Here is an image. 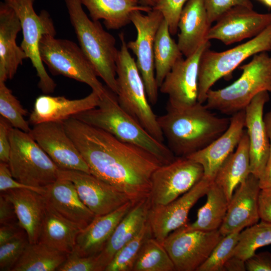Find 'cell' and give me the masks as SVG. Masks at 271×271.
I'll return each instance as SVG.
<instances>
[{"instance_id": "cell-2", "label": "cell", "mask_w": 271, "mask_h": 271, "mask_svg": "<svg viewBox=\"0 0 271 271\" xmlns=\"http://www.w3.org/2000/svg\"><path fill=\"white\" fill-rule=\"evenodd\" d=\"M158 122L168 147L176 157H186L210 144L228 127L230 118L220 117L199 102L184 108L167 106Z\"/></svg>"}, {"instance_id": "cell-44", "label": "cell", "mask_w": 271, "mask_h": 271, "mask_svg": "<svg viewBox=\"0 0 271 271\" xmlns=\"http://www.w3.org/2000/svg\"><path fill=\"white\" fill-rule=\"evenodd\" d=\"M27 189L43 195L45 187H36L23 184L16 180L12 176L8 163H0V191L1 192L9 190Z\"/></svg>"}, {"instance_id": "cell-34", "label": "cell", "mask_w": 271, "mask_h": 271, "mask_svg": "<svg viewBox=\"0 0 271 271\" xmlns=\"http://www.w3.org/2000/svg\"><path fill=\"white\" fill-rule=\"evenodd\" d=\"M67 255L39 242H29L11 271H55Z\"/></svg>"}, {"instance_id": "cell-28", "label": "cell", "mask_w": 271, "mask_h": 271, "mask_svg": "<svg viewBox=\"0 0 271 271\" xmlns=\"http://www.w3.org/2000/svg\"><path fill=\"white\" fill-rule=\"evenodd\" d=\"M82 229L79 225L63 217L45 202L44 217L37 242L68 255L73 252L77 237Z\"/></svg>"}, {"instance_id": "cell-13", "label": "cell", "mask_w": 271, "mask_h": 271, "mask_svg": "<svg viewBox=\"0 0 271 271\" xmlns=\"http://www.w3.org/2000/svg\"><path fill=\"white\" fill-rule=\"evenodd\" d=\"M204 176L202 167L187 157H177L153 173L150 198L151 206L167 204L191 189Z\"/></svg>"}, {"instance_id": "cell-38", "label": "cell", "mask_w": 271, "mask_h": 271, "mask_svg": "<svg viewBox=\"0 0 271 271\" xmlns=\"http://www.w3.org/2000/svg\"><path fill=\"white\" fill-rule=\"evenodd\" d=\"M28 113L18 99L7 86L5 82L0 81V114L8 120L13 127L26 132L31 128L24 116Z\"/></svg>"}, {"instance_id": "cell-4", "label": "cell", "mask_w": 271, "mask_h": 271, "mask_svg": "<svg viewBox=\"0 0 271 271\" xmlns=\"http://www.w3.org/2000/svg\"><path fill=\"white\" fill-rule=\"evenodd\" d=\"M64 2L79 47L97 76L116 95V61L119 50L115 38L103 28L99 21L88 17L80 0Z\"/></svg>"}, {"instance_id": "cell-16", "label": "cell", "mask_w": 271, "mask_h": 271, "mask_svg": "<svg viewBox=\"0 0 271 271\" xmlns=\"http://www.w3.org/2000/svg\"><path fill=\"white\" fill-rule=\"evenodd\" d=\"M212 181L203 176L191 189L173 201L151 206L148 221L153 237L163 243L170 233L187 223L190 210L206 194Z\"/></svg>"}, {"instance_id": "cell-31", "label": "cell", "mask_w": 271, "mask_h": 271, "mask_svg": "<svg viewBox=\"0 0 271 271\" xmlns=\"http://www.w3.org/2000/svg\"><path fill=\"white\" fill-rule=\"evenodd\" d=\"M250 174L249 141L245 129L236 150L220 166L214 181L224 191L229 202L236 188Z\"/></svg>"}, {"instance_id": "cell-42", "label": "cell", "mask_w": 271, "mask_h": 271, "mask_svg": "<svg viewBox=\"0 0 271 271\" xmlns=\"http://www.w3.org/2000/svg\"><path fill=\"white\" fill-rule=\"evenodd\" d=\"M57 271H102L98 259V254L80 256L73 252L69 254L66 259L58 267Z\"/></svg>"}, {"instance_id": "cell-40", "label": "cell", "mask_w": 271, "mask_h": 271, "mask_svg": "<svg viewBox=\"0 0 271 271\" xmlns=\"http://www.w3.org/2000/svg\"><path fill=\"white\" fill-rule=\"evenodd\" d=\"M26 232L0 245V270L11 271L29 243Z\"/></svg>"}, {"instance_id": "cell-49", "label": "cell", "mask_w": 271, "mask_h": 271, "mask_svg": "<svg viewBox=\"0 0 271 271\" xmlns=\"http://www.w3.org/2000/svg\"><path fill=\"white\" fill-rule=\"evenodd\" d=\"M19 222L13 203L4 195H0V224Z\"/></svg>"}, {"instance_id": "cell-23", "label": "cell", "mask_w": 271, "mask_h": 271, "mask_svg": "<svg viewBox=\"0 0 271 271\" xmlns=\"http://www.w3.org/2000/svg\"><path fill=\"white\" fill-rule=\"evenodd\" d=\"M99 100V95L93 91L87 96L76 99L42 95L36 99L28 121L33 125L45 122L64 121L96 107Z\"/></svg>"}, {"instance_id": "cell-11", "label": "cell", "mask_w": 271, "mask_h": 271, "mask_svg": "<svg viewBox=\"0 0 271 271\" xmlns=\"http://www.w3.org/2000/svg\"><path fill=\"white\" fill-rule=\"evenodd\" d=\"M186 224L170 233L162 243L175 270L196 271L223 236L219 230L190 229Z\"/></svg>"}, {"instance_id": "cell-46", "label": "cell", "mask_w": 271, "mask_h": 271, "mask_svg": "<svg viewBox=\"0 0 271 271\" xmlns=\"http://www.w3.org/2000/svg\"><path fill=\"white\" fill-rule=\"evenodd\" d=\"M246 270L271 271V253H255L245 260Z\"/></svg>"}, {"instance_id": "cell-41", "label": "cell", "mask_w": 271, "mask_h": 271, "mask_svg": "<svg viewBox=\"0 0 271 271\" xmlns=\"http://www.w3.org/2000/svg\"><path fill=\"white\" fill-rule=\"evenodd\" d=\"M188 0H154L152 9L160 12L169 25L171 35L177 34L181 11Z\"/></svg>"}, {"instance_id": "cell-27", "label": "cell", "mask_w": 271, "mask_h": 271, "mask_svg": "<svg viewBox=\"0 0 271 271\" xmlns=\"http://www.w3.org/2000/svg\"><path fill=\"white\" fill-rule=\"evenodd\" d=\"M151 207L148 196L138 202L119 222L105 247L98 254L102 271L116 253L140 232L148 220Z\"/></svg>"}, {"instance_id": "cell-32", "label": "cell", "mask_w": 271, "mask_h": 271, "mask_svg": "<svg viewBox=\"0 0 271 271\" xmlns=\"http://www.w3.org/2000/svg\"><path fill=\"white\" fill-rule=\"evenodd\" d=\"M206 202L197 211V219L188 228L210 231L219 230L225 217L229 201L224 191L212 181L206 194Z\"/></svg>"}, {"instance_id": "cell-12", "label": "cell", "mask_w": 271, "mask_h": 271, "mask_svg": "<svg viewBox=\"0 0 271 271\" xmlns=\"http://www.w3.org/2000/svg\"><path fill=\"white\" fill-rule=\"evenodd\" d=\"M141 11L133 12L130 22L137 31V38L127 43L137 58L136 64L144 82L148 100L152 105L156 104L158 98L159 87L157 84L154 57L155 37L164 19L162 13L152 10L147 15Z\"/></svg>"}, {"instance_id": "cell-8", "label": "cell", "mask_w": 271, "mask_h": 271, "mask_svg": "<svg viewBox=\"0 0 271 271\" xmlns=\"http://www.w3.org/2000/svg\"><path fill=\"white\" fill-rule=\"evenodd\" d=\"M270 51L271 24L256 36L230 49L219 52L206 49L199 62L198 101L204 103L212 86L230 74L245 59Z\"/></svg>"}, {"instance_id": "cell-48", "label": "cell", "mask_w": 271, "mask_h": 271, "mask_svg": "<svg viewBox=\"0 0 271 271\" xmlns=\"http://www.w3.org/2000/svg\"><path fill=\"white\" fill-rule=\"evenodd\" d=\"M263 120L269 143V155L263 174L259 179L261 188L271 186V109L263 115Z\"/></svg>"}, {"instance_id": "cell-18", "label": "cell", "mask_w": 271, "mask_h": 271, "mask_svg": "<svg viewBox=\"0 0 271 271\" xmlns=\"http://www.w3.org/2000/svg\"><path fill=\"white\" fill-rule=\"evenodd\" d=\"M216 22L207 39L218 40L227 45L259 34L271 24V13L260 14L239 6L228 10Z\"/></svg>"}, {"instance_id": "cell-17", "label": "cell", "mask_w": 271, "mask_h": 271, "mask_svg": "<svg viewBox=\"0 0 271 271\" xmlns=\"http://www.w3.org/2000/svg\"><path fill=\"white\" fill-rule=\"evenodd\" d=\"M59 177L74 184L82 202L96 216L109 213L132 201L124 193L91 174L60 169Z\"/></svg>"}, {"instance_id": "cell-53", "label": "cell", "mask_w": 271, "mask_h": 271, "mask_svg": "<svg viewBox=\"0 0 271 271\" xmlns=\"http://www.w3.org/2000/svg\"><path fill=\"white\" fill-rule=\"evenodd\" d=\"M261 1L265 6L271 8V0H260Z\"/></svg>"}, {"instance_id": "cell-54", "label": "cell", "mask_w": 271, "mask_h": 271, "mask_svg": "<svg viewBox=\"0 0 271 271\" xmlns=\"http://www.w3.org/2000/svg\"><path fill=\"white\" fill-rule=\"evenodd\" d=\"M270 56H271V55H270Z\"/></svg>"}, {"instance_id": "cell-14", "label": "cell", "mask_w": 271, "mask_h": 271, "mask_svg": "<svg viewBox=\"0 0 271 271\" xmlns=\"http://www.w3.org/2000/svg\"><path fill=\"white\" fill-rule=\"evenodd\" d=\"M29 133L59 169L90 174L87 163L68 136L63 121L35 124Z\"/></svg>"}, {"instance_id": "cell-52", "label": "cell", "mask_w": 271, "mask_h": 271, "mask_svg": "<svg viewBox=\"0 0 271 271\" xmlns=\"http://www.w3.org/2000/svg\"><path fill=\"white\" fill-rule=\"evenodd\" d=\"M141 5L153 8L154 6V0H139Z\"/></svg>"}, {"instance_id": "cell-30", "label": "cell", "mask_w": 271, "mask_h": 271, "mask_svg": "<svg viewBox=\"0 0 271 271\" xmlns=\"http://www.w3.org/2000/svg\"><path fill=\"white\" fill-rule=\"evenodd\" d=\"M93 21L103 20L110 30L119 29L130 22L135 11L148 13L152 8L141 5L139 0H80Z\"/></svg>"}, {"instance_id": "cell-43", "label": "cell", "mask_w": 271, "mask_h": 271, "mask_svg": "<svg viewBox=\"0 0 271 271\" xmlns=\"http://www.w3.org/2000/svg\"><path fill=\"white\" fill-rule=\"evenodd\" d=\"M203 2L211 24L233 7L241 6L253 8L250 0H203Z\"/></svg>"}, {"instance_id": "cell-24", "label": "cell", "mask_w": 271, "mask_h": 271, "mask_svg": "<svg viewBox=\"0 0 271 271\" xmlns=\"http://www.w3.org/2000/svg\"><path fill=\"white\" fill-rule=\"evenodd\" d=\"M45 202L58 213L76 223L82 229L89 224L96 215L81 200L74 184L59 177L44 187Z\"/></svg>"}, {"instance_id": "cell-35", "label": "cell", "mask_w": 271, "mask_h": 271, "mask_svg": "<svg viewBox=\"0 0 271 271\" xmlns=\"http://www.w3.org/2000/svg\"><path fill=\"white\" fill-rule=\"evenodd\" d=\"M174 264L162 243L154 237L143 245L132 271H174Z\"/></svg>"}, {"instance_id": "cell-26", "label": "cell", "mask_w": 271, "mask_h": 271, "mask_svg": "<svg viewBox=\"0 0 271 271\" xmlns=\"http://www.w3.org/2000/svg\"><path fill=\"white\" fill-rule=\"evenodd\" d=\"M137 203L129 201L109 213L96 216L77 236L72 252L85 256L98 254L119 222Z\"/></svg>"}, {"instance_id": "cell-19", "label": "cell", "mask_w": 271, "mask_h": 271, "mask_svg": "<svg viewBox=\"0 0 271 271\" xmlns=\"http://www.w3.org/2000/svg\"><path fill=\"white\" fill-rule=\"evenodd\" d=\"M261 189L259 179L252 174L236 188L224 220L219 229L224 236L258 222L260 219L258 198Z\"/></svg>"}, {"instance_id": "cell-36", "label": "cell", "mask_w": 271, "mask_h": 271, "mask_svg": "<svg viewBox=\"0 0 271 271\" xmlns=\"http://www.w3.org/2000/svg\"><path fill=\"white\" fill-rule=\"evenodd\" d=\"M271 244V224L261 221L240 232L233 254L244 260L259 248Z\"/></svg>"}, {"instance_id": "cell-22", "label": "cell", "mask_w": 271, "mask_h": 271, "mask_svg": "<svg viewBox=\"0 0 271 271\" xmlns=\"http://www.w3.org/2000/svg\"><path fill=\"white\" fill-rule=\"evenodd\" d=\"M22 30L20 20L13 9L4 2L0 3V81L12 79L20 65L27 59L16 43Z\"/></svg>"}, {"instance_id": "cell-50", "label": "cell", "mask_w": 271, "mask_h": 271, "mask_svg": "<svg viewBox=\"0 0 271 271\" xmlns=\"http://www.w3.org/2000/svg\"><path fill=\"white\" fill-rule=\"evenodd\" d=\"M26 232L19 222L1 224L0 227V245L5 244Z\"/></svg>"}, {"instance_id": "cell-21", "label": "cell", "mask_w": 271, "mask_h": 271, "mask_svg": "<svg viewBox=\"0 0 271 271\" xmlns=\"http://www.w3.org/2000/svg\"><path fill=\"white\" fill-rule=\"evenodd\" d=\"M245 110L240 111L230 117L225 131L204 149L187 157L203 168L204 177L214 180L225 160L237 148L244 131Z\"/></svg>"}, {"instance_id": "cell-10", "label": "cell", "mask_w": 271, "mask_h": 271, "mask_svg": "<svg viewBox=\"0 0 271 271\" xmlns=\"http://www.w3.org/2000/svg\"><path fill=\"white\" fill-rule=\"evenodd\" d=\"M35 0H5L17 14L21 25L23 40L20 47L26 53L39 79L38 87L45 94L53 93L56 86L44 67L39 44L45 35L55 36L56 29L48 12L42 10L38 15L34 9Z\"/></svg>"}, {"instance_id": "cell-47", "label": "cell", "mask_w": 271, "mask_h": 271, "mask_svg": "<svg viewBox=\"0 0 271 271\" xmlns=\"http://www.w3.org/2000/svg\"><path fill=\"white\" fill-rule=\"evenodd\" d=\"M258 208L261 221L271 224V186L261 188L258 195Z\"/></svg>"}, {"instance_id": "cell-20", "label": "cell", "mask_w": 271, "mask_h": 271, "mask_svg": "<svg viewBox=\"0 0 271 271\" xmlns=\"http://www.w3.org/2000/svg\"><path fill=\"white\" fill-rule=\"evenodd\" d=\"M269 100L268 91L257 94L245 110V127L249 141L250 173L260 179L269 155V143L263 120V108Z\"/></svg>"}, {"instance_id": "cell-33", "label": "cell", "mask_w": 271, "mask_h": 271, "mask_svg": "<svg viewBox=\"0 0 271 271\" xmlns=\"http://www.w3.org/2000/svg\"><path fill=\"white\" fill-rule=\"evenodd\" d=\"M183 56L177 43L172 38L168 24L164 19L156 33L154 46L155 77L159 88Z\"/></svg>"}, {"instance_id": "cell-15", "label": "cell", "mask_w": 271, "mask_h": 271, "mask_svg": "<svg viewBox=\"0 0 271 271\" xmlns=\"http://www.w3.org/2000/svg\"><path fill=\"white\" fill-rule=\"evenodd\" d=\"M208 41L191 56L180 60L173 67L159 87L168 96V107L180 109L196 104L198 96V71L203 52L210 48Z\"/></svg>"}, {"instance_id": "cell-6", "label": "cell", "mask_w": 271, "mask_h": 271, "mask_svg": "<svg viewBox=\"0 0 271 271\" xmlns=\"http://www.w3.org/2000/svg\"><path fill=\"white\" fill-rule=\"evenodd\" d=\"M119 38L121 46L116 61L117 101L153 137L163 142L164 137L158 117L148 100L144 82L123 32L119 34Z\"/></svg>"}, {"instance_id": "cell-39", "label": "cell", "mask_w": 271, "mask_h": 271, "mask_svg": "<svg viewBox=\"0 0 271 271\" xmlns=\"http://www.w3.org/2000/svg\"><path fill=\"white\" fill-rule=\"evenodd\" d=\"M240 232H233L223 236L196 271H222L224 263L233 254Z\"/></svg>"}, {"instance_id": "cell-3", "label": "cell", "mask_w": 271, "mask_h": 271, "mask_svg": "<svg viewBox=\"0 0 271 271\" xmlns=\"http://www.w3.org/2000/svg\"><path fill=\"white\" fill-rule=\"evenodd\" d=\"M72 117L103 129L121 141L144 149L162 165L169 164L177 158L167 146L153 137L121 107L116 95L110 89L100 97L96 107Z\"/></svg>"}, {"instance_id": "cell-51", "label": "cell", "mask_w": 271, "mask_h": 271, "mask_svg": "<svg viewBox=\"0 0 271 271\" xmlns=\"http://www.w3.org/2000/svg\"><path fill=\"white\" fill-rule=\"evenodd\" d=\"M246 270L245 260L232 255L224 263L222 271Z\"/></svg>"}, {"instance_id": "cell-1", "label": "cell", "mask_w": 271, "mask_h": 271, "mask_svg": "<svg viewBox=\"0 0 271 271\" xmlns=\"http://www.w3.org/2000/svg\"><path fill=\"white\" fill-rule=\"evenodd\" d=\"M63 123L91 174L123 192L133 202L149 196L152 174L162 165L154 155L77 118L71 117Z\"/></svg>"}, {"instance_id": "cell-45", "label": "cell", "mask_w": 271, "mask_h": 271, "mask_svg": "<svg viewBox=\"0 0 271 271\" xmlns=\"http://www.w3.org/2000/svg\"><path fill=\"white\" fill-rule=\"evenodd\" d=\"M13 126L3 117H0V161L8 163L11 150L10 132Z\"/></svg>"}, {"instance_id": "cell-29", "label": "cell", "mask_w": 271, "mask_h": 271, "mask_svg": "<svg viewBox=\"0 0 271 271\" xmlns=\"http://www.w3.org/2000/svg\"><path fill=\"white\" fill-rule=\"evenodd\" d=\"M1 193L13 203L19 223L26 231L29 243H37L44 214L43 195L27 189L9 190Z\"/></svg>"}, {"instance_id": "cell-9", "label": "cell", "mask_w": 271, "mask_h": 271, "mask_svg": "<svg viewBox=\"0 0 271 271\" xmlns=\"http://www.w3.org/2000/svg\"><path fill=\"white\" fill-rule=\"evenodd\" d=\"M41 60L53 75H62L87 84L99 97L108 90L98 79L80 47L67 39L44 35L40 42Z\"/></svg>"}, {"instance_id": "cell-25", "label": "cell", "mask_w": 271, "mask_h": 271, "mask_svg": "<svg viewBox=\"0 0 271 271\" xmlns=\"http://www.w3.org/2000/svg\"><path fill=\"white\" fill-rule=\"evenodd\" d=\"M211 27L203 0H188L178 24L177 44L185 58L192 55L209 41L207 36Z\"/></svg>"}, {"instance_id": "cell-37", "label": "cell", "mask_w": 271, "mask_h": 271, "mask_svg": "<svg viewBox=\"0 0 271 271\" xmlns=\"http://www.w3.org/2000/svg\"><path fill=\"white\" fill-rule=\"evenodd\" d=\"M152 237L153 233L148 220L140 232L116 253L104 271H132L143 245Z\"/></svg>"}, {"instance_id": "cell-7", "label": "cell", "mask_w": 271, "mask_h": 271, "mask_svg": "<svg viewBox=\"0 0 271 271\" xmlns=\"http://www.w3.org/2000/svg\"><path fill=\"white\" fill-rule=\"evenodd\" d=\"M8 165L13 177L25 185L44 187L55 181L59 168L29 133L13 127Z\"/></svg>"}, {"instance_id": "cell-5", "label": "cell", "mask_w": 271, "mask_h": 271, "mask_svg": "<svg viewBox=\"0 0 271 271\" xmlns=\"http://www.w3.org/2000/svg\"><path fill=\"white\" fill-rule=\"evenodd\" d=\"M239 69L242 74L233 83L208 91L205 105L209 109L232 116L244 110L260 92H271V56L266 52L254 55Z\"/></svg>"}]
</instances>
